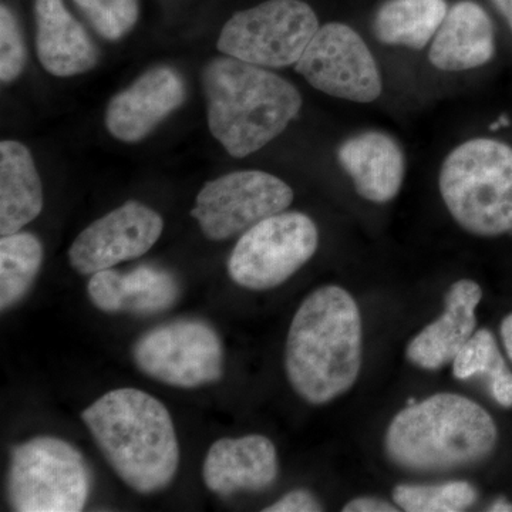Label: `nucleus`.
Masks as SVG:
<instances>
[{"instance_id": "f257e3e1", "label": "nucleus", "mask_w": 512, "mask_h": 512, "mask_svg": "<svg viewBox=\"0 0 512 512\" xmlns=\"http://www.w3.org/2000/svg\"><path fill=\"white\" fill-rule=\"evenodd\" d=\"M362 355V316L353 296L336 285L309 293L286 339V376L292 389L309 404H328L357 382Z\"/></svg>"}, {"instance_id": "f03ea898", "label": "nucleus", "mask_w": 512, "mask_h": 512, "mask_svg": "<svg viewBox=\"0 0 512 512\" xmlns=\"http://www.w3.org/2000/svg\"><path fill=\"white\" fill-rule=\"evenodd\" d=\"M201 83L211 134L235 158L251 156L281 136L302 109L301 93L291 82L234 57L210 60Z\"/></svg>"}, {"instance_id": "7ed1b4c3", "label": "nucleus", "mask_w": 512, "mask_h": 512, "mask_svg": "<svg viewBox=\"0 0 512 512\" xmlns=\"http://www.w3.org/2000/svg\"><path fill=\"white\" fill-rule=\"evenodd\" d=\"M107 463L138 494H154L173 483L180 447L167 407L143 390L103 394L82 413Z\"/></svg>"}, {"instance_id": "20e7f679", "label": "nucleus", "mask_w": 512, "mask_h": 512, "mask_svg": "<svg viewBox=\"0 0 512 512\" xmlns=\"http://www.w3.org/2000/svg\"><path fill=\"white\" fill-rule=\"evenodd\" d=\"M497 441V424L480 404L437 393L394 416L384 450L394 466L433 474L476 466L493 454Z\"/></svg>"}, {"instance_id": "39448f33", "label": "nucleus", "mask_w": 512, "mask_h": 512, "mask_svg": "<svg viewBox=\"0 0 512 512\" xmlns=\"http://www.w3.org/2000/svg\"><path fill=\"white\" fill-rule=\"evenodd\" d=\"M440 194L461 228L477 237L512 231V147L473 138L454 148L441 165Z\"/></svg>"}, {"instance_id": "423d86ee", "label": "nucleus", "mask_w": 512, "mask_h": 512, "mask_svg": "<svg viewBox=\"0 0 512 512\" xmlns=\"http://www.w3.org/2000/svg\"><path fill=\"white\" fill-rule=\"evenodd\" d=\"M82 453L56 437H36L10 454L8 501L18 512H79L92 491Z\"/></svg>"}, {"instance_id": "0eeeda50", "label": "nucleus", "mask_w": 512, "mask_h": 512, "mask_svg": "<svg viewBox=\"0 0 512 512\" xmlns=\"http://www.w3.org/2000/svg\"><path fill=\"white\" fill-rule=\"evenodd\" d=\"M315 10L302 0H266L225 23L218 50L242 62L281 69L295 66L318 32Z\"/></svg>"}, {"instance_id": "6e6552de", "label": "nucleus", "mask_w": 512, "mask_h": 512, "mask_svg": "<svg viewBox=\"0 0 512 512\" xmlns=\"http://www.w3.org/2000/svg\"><path fill=\"white\" fill-rule=\"evenodd\" d=\"M319 231L303 212H279L241 235L228 261L235 284L266 291L284 284L318 251Z\"/></svg>"}, {"instance_id": "1a4fd4ad", "label": "nucleus", "mask_w": 512, "mask_h": 512, "mask_svg": "<svg viewBox=\"0 0 512 512\" xmlns=\"http://www.w3.org/2000/svg\"><path fill=\"white\" fill-rule=\"evenodd\" d=\"M144 375L168 386L195 389L224 375V348L217 330L198 319H178L148 330L133 346Z\"/></svg>"}, {"instance_id": "9d476101", "label": "nucleus", "mask_w": 512, "mask_h": 512, "mask_svg": "<svg viewBox=\"0 0 512 512\" xmlns=\"http://www.w3.org/2000/svg\"><path fill=\"white\" fill-rule=\"evenodd\" d=\"M292 201V188L276 175L258 170L234 171L205 184L190 214L205 237L225 241L286 211Z\"/></svg>"}, {"instance_id": "9b49d317", "label": "nucleus", "mask_w": 512, "mask_h": 512, "mask_svg": "<svg viewBox=\"0 0 512 512\" xmlns=\"http://www.w3.org/2000/svg\"><path fill=\"white\" fill-rule=\"evenodd\" d=\"M295 70L316 90L336 99L372 103L382 96L375 56L359 33L345 23L320 26Z\"/></svg>"}, {"instance_id": "f8f14e48", "label": "nucleus", "mask_w": 512, "mask_h": 512, "mask_svg": "<svg viewBox=\"0 0 512 512\" xmlns=\"http://www.w3.org/2000/svg\"><path fill=\"white\" fill-rule=\"evenodd\" d=\"M163 217L143 202L127 201L92 222L69 249L80 275H93L147 254L163 234Z\"/></svg>"}, {"instance_id": "ddd939ff", "label": "nucleus", "mask_w": 512, "mask_h": 512, "mask_svg": "<svg viewBox=\"0 0 512 512\" xmlns=\"http://www.w3.org/2000/svg\"><path fill=\"white\" fill-rule=\"evenodd\" d=\"M187 99L184 77L170 66L140 74L107 104V131L121 143H140Z\"/></svg>"}, {"instance_id": "4468645a", "label": "nucleus", "mask_w": 512, "mask_h": 512, "mask_svg": "<svg viewBox=\"0 0 512 512\" xmlns=\"http://www.w3.org/2000/svg\"><path fill=\"white\" fill-rule=\"evenodd\" d=\"M340 167L360 197L375 204L394 200L406 177V156L396 138L379 130L353 134L336 151Z\"/></svg>"}, {"instance_id": "2eb2a0df", "label": "nucleus", "mask_w": 512, "mask_h": 512, "mask_svg": "<svg viewBox=\"0 0 512 512\" xmlns=\"http://www.w3.org/2000/svg\"><path fill=\"white\" fill-rule=\"evenodd\" d=\"M278 473L274 443L259 434L215 441L202 467L208 490L221 497L238 491H264L275 483Z\"/></svg>"}, {"instance_id": "dca6fc26", "label": "nucleus", "mask_w": 512, "mask_h": 512, "mask_svg": "<svg viewBox=\"0 0 512 512\" xmlns=\"http://www.w3.org/2000/svg\"><path fill=\"white\" fill-rule=\"evenodd\" d=\"M483 289L477 282L460 279L448 289L443 315L410 340L406 357L423 370H439L453 362L461 348L474 335L477 306Z\"/></svg>"}, {"instance_id": "f3484780", "label": "nucleus", "mask_w": 512, "mask_h": 512, "mask_svg": "<svg viewBox=\"0 0 512 512\" xmlns=\"http://www.w3.org/2000/svg\"><path fill=\"white\" fill-rule=\"evenodd\" d=\"M87 295L101 312L157 315L177 302L180 286L171 272L143 265L130 272H96L87 285Z\"/></svg>"}, {"instance_id": "a211bd4d", "label": "nucleus", "mask_w": 512, "mask_h": 512, "mask_svg": "<svg viewBox=\"0 0 512 512\" xmlns=\"http://www.w3.org/2000/svg\"><path fill=\"white\" fill-rule=\"evenodd\" d=\"M36 52L47 73L73 77L99 63V49L63 0H36Z\"/></svg>"}, {"instance_id": "6ab92c4d", "label": "nucleus", "mask_w": 512, "mask_h": 512, "mask_svg": "<svg viewBox=\"0 0 512 512\" xmlns=\"http://www.w3.org/2000/svg\"><path fill=\"white\" fill-rule=\"evenodd\" d=\"M495 55L493 20L473 0L448 9L431 40L429 60L443 72H466L490 63Z\"/></svg>"}, {"instance_id": "aec40b11", "label": "nucleus", "mask_w": 512, "mask_h": 512, "mask_svg": "<svg viewBox=\"0 0 512 512\" xmlns=\"http://www.w3.org/2000/svg\"><path fill=\"white\" fill-rule=\"evenodd\" d=\"M43 210V188L32 153L15 140L0 143V234L22 231Z\"/></svg>"}, {"instance_id": "412c9836", "label": "nucleus", "mask_w": 512, "mask_h": 512, "mask_svg": "<svg viewBox=\"0 0 512 512\" xmlns=\"http://www.w3.org/2000/svg\"><path fill=\"white\" fill-rule=\"evenodd\" d=\"M447 12L446 0H387L373 19V33L383 45L423 50Z\"/></svg>"}, {"instance_id": "4be33fe9", "label": "nucleus", "mask_w": 512, "mask_h": 512, "mask_svg": "<svg viewBox=\"0 0 512 512\" xmlns=\"http://www.w3.org/2000/svg\"><path fill=\"white\" fill-rule=\"evenodd\" d=\"M458 380L487 377L488 392L503 407H512V372L508 369L497 340L488 329H480L468 339L453 360Z\"/></svg>"}, {"instance_id": "5701e85b", "label": "nucleus", "mask_w": 512, "mask_h": 512, "mask_svg": "<svg viewBox=\"0 0 512 512\" xmlns=\"http://www.w3.org/2000/svg\"><path fill=\"white\" fill-rule=\"evenodd\" d=\"M43 245L30 232H15L0 239V308H12L28 295L42 268Z\"/></svg>"}, {"instance_id": "b1692460", "label": "nucleus", "mask_w": 512, "mask_h": 512, "mask_svg": "<svg viewBox=\"0 0 512 512\" xmlns=\"http://www.w3.org/2000/svg\"><path fill=\"white\" fill-rule=\"evenodd\" d=\"M397 507L407 512H460L477 503L476 487L467 481L439 485H397L393 490Z\"/></svg>"}, {"instance_id": "393cba45", "label": "nucleus", "mask_w": 512, "mask_h": 512, "mask_svg": "<svg viewBox=\"0 0 512 512\" xmlns=\"http://www.w3.org/2000/svg\"><path fill=\"white\" fill-rule=\"evenodd\" d=\"M90 25L103 39H123L136 26L140 16L138 0H73Z\"/></svg>"}, {"instance_id": "a878e982", "label": "nucleus", "mask_w": 512, "mask_h": 512, "mask_svg": "<svg viewBox=\"0 0 512 512\" xmlns=\"http://www.w3.org/2000/svg\"><path fill=\"white\" fill-rule=\"evenodd\" d=\"M28 60L22 30L12 10L0 6V80L10 84L19 79Z\"/></svg>"}, {"instance_id": "bb28decb", "label": "nucleus", "mask_w": 512, "mask_h": 512, "mask_svg": "<svg viewBox=\"0 0 512 512\" xmlns=\"http://www.w3.org/2000/svg\"><path fill=\"white\" fill-rule=\"evenodd\" d=\"M265 512H318L323 511L322 504L308 490H293L291 493L266 507Z\"/></svg>"}, {"instance_id": "cd10ccee", "label": "nucleus", "mask_w": 512, "mask_h": 512, "mask_svg": "<svg viewBox=\"0 0 512 512\" xmlns=\"http://www.w3.org/2000/svg\"><path fill=\"white\" fill-rule=\"evenodd\" d=\"M394 504L375 497H359L343 507V512H396Z\"/></svg>"}, {"instance_id": "c85d7f7f", "label": "nucleus", "mask_w": 512, "mask_h": 512, "mask_svg": "<svg viewBox=\"0 0 512 512\" xmlns=\"http://www.w3.org/2000/svg\"><path fill=\"white\" fill-rule=\"evenodd\" d=\"M501 339H503L504 348L512 362V313L505 316L503 323H501Z\"/></svg>"}, {"instance_id": "c756f323", "label": "nucleus", "mask_w": 512, "mask_h": 512, "mask_svg": "<svg viewBox=\"0 0 512 512\" xmlns=\"http://www.w3.org/2000/svg\"><path fill=\"white\" fill-rule=\"evenodd\" d=\"M493 3L512 30V0H493Z\"/></svg>"}, {"instance_id": "7c9ffc66", "label": "nucleus", "mask_w": 512, "mask_h": 512, "mask_svg": "<svg viewBox=\"0 0 512 512\" xmlns=\"http://www.w3.org/2000/svg\"><path fill=\"white\" fill-rule=\"evenodd\" d=\"M490 511H497V512L512 511V504L508 503V501H505V500H498V501H495V503L493 505H491Z\"/></svg>"}]
</instances>
